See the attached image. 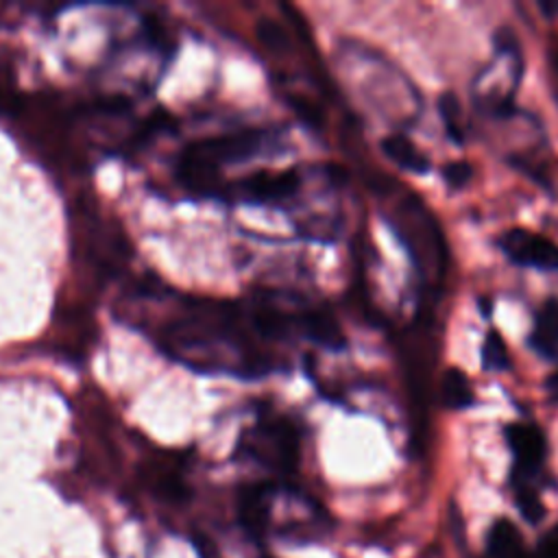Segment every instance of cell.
Returning a JSON list of instances; mask_svg holds the SVG:
<instances>
[{
	"label": "cell",
	"mask_w": 558,
	"mask_h": 558,
	"mask_svg": "<svg viewBox=\"0 0 558 558\" xmlns=\"http://www.w3.org/2000/svg\"><path fill=\"white\" fill-rule=\"evenodd\" d=\"M168 305L150 338L170 360L205 375L264 377L275 371V349L262 338L244 301L163 292Z\"/></svg>",
	"instance_id": "1"
},
{
	"label": "cell",
	"mask_w": 558,
	"mask_h": 558,
	"mask_svg": "<svg viewBox=\"0 0 558 558\" xmlns=\"http://www.w3.org/2000/svg\"><path fill=\"white\" fill-rule=\"evenodd\" d=\"M281 131L240 126L185 144L174 161V179L194 198L222 201L229 179L225 170L281 150Z\"/></svg>",
	"instance_id": "2"
},
{
	"label": "cell",
	"mask_w": 558,
	"mask_h": 558,
	"mask_svg": "<svg viewBox=\"0 0 558 558\" xmlns=\"http://www.w3.org/2000/svg\"><path fill=\"white\" fill-rule=\"evenodd\" d=\"M235 453L272 473V480L286 482L299 466L301 429L283 414L262 412L240 434Z\"/></svg>",
	"instance_id": "3"
},
{
	"label": "cell",
	"mask_w": 558,
	"mask_h": 558,
	"mask_svg": "<svg viewBox=\"0 0 558 558\" xmlns=\"http://www.w3.org/2000/svg\"><path fill=\"white\" fill-rule=\"evenodd\" d=\"M303 172L299 168L268 170L259 168L242 179L229 181L225 190V203H244L255 207H290L303 187Z\"/></svg>",
	"instance_id": "4"
},
{
	"label": "cell",
	"mask_w": 558,
	"mask_h": 558,
	"mask_svg": "<svg viewBox=\"0 0 558 558\" xmlns=\"http://www.w3.org/2000/svg\"><path fill=\"white\" fill-rule=\"evenodd\" d=\"M283 484L286 482L281 480H264V482L246 484L238 490V497H235L238 523L253 541H262L264 536L270 534L272 512Z\"/></svg>",
	"instance_id": "5"
},
{
	"label": "cell",
	"mask_w": 558,
	"mask_h": 558,
	"mask_svg": "<svg viewBox=\"0 0 558 558\" xmlns=\"http://www.w3.org/2000/svg\"><path fill=\"white\" fill-rule=\"evenodd\" d=\"M499 248L510 262L519 266L558 270V244L541 233L519 227L510 229L499 238Z\"/></svg>",
	"instance_id": "6"
},
{
	"label": "cell",
	"mask_w": 558,
	"mask_h": 558,
	"mask_svg": "<svg viewBox=\"0 0 558 558\" xmlns=\"http://www.w3.org/2000/svg\"><path fill=\"white\" fill-rule=\"evenodd\" d=\"M142 480L150 488V493L163 501L181 504L190 497L183 458H174L166 453L161 458L148 460L142 469Z\"/></svg>",
	"instance_id": "7"
},
{
	"label": "cell",
	"mask_w": 558,
	"mask_h": 558,
	"mask_svg": "<svg viewBox=\"0 0 558 558\" xmlns=\"http://www.w3.org/2000/svg\"><path fill=\"white\" fill-rule=\"evenodd\" d=\"M504 434H506V442L517 460L514 475H521V477L532 475L543 464L545 453H547L545 434L536 425H530V423H510V425H506Z\"/></svg>",
	"instance_id": "8"
},
{
	"label": "cell",
	"mask_w": 558,
	"mask_h": 558,
	"mask_svg": "<svg viewBox=\"0 0 558 558\" xmlns=\"http://www.w3.org/2000/svg\"><path fill=\"white\" fill-rule=\"evenodd\" d=\"M301 336L318 347L340 351L344 349L347 340L344 333L336 320V316L325 310V307H305L303 314V325H301Z\"/></svg>",
	"instance_id": "9"
},
{
	"label": "cell",
	"mask_w": 558,
	"mask_h": 558,
	"mask_svg": "<svg viewBox=\"0 0 558 558\" xmlns=\"http://www.w3.org/2000/svg\"><path fill=\"white\" fill-rule=\"evenodd\" d=\"M530 342L532 349L545 357L558 353V299H547L541 305Z\"/></svg>",
	"instance_id": "10"
},
{
	"label": "cell",
	"mask_w": 558,
	"mask_h": 558,
	"mask_svg": "<svg viewBox=\"0 0 558 558\" xmlns=\"http://www.w3.org/2000/svg\"><path fill=\"white\" fill-rule=\"evenodd\" d=\"M381 150L401 170H408L414 174H425L429 170V159L405 135L395 133V135L384 137Z\"/></svg>",
	"instance_id": "11"
},
{
	"label": "cell",
	"mask_w": 558,
	"mask_h": 558,
	"mask_svg": "<svg viewBox=\"0 0 558 558\" xmlns=\"http://www.w3.org/2000/svg\"><path fill=\"white\" fill-rule=\"evenodd\" d=\"M488 551L493 558H530L517 525L508 519H497L488 532Z\"/></svg>",
	"instance_id": "12"
},
{
	"label": "cell",
	"mask_w": 558,
	"mask_h": 558,
	"mask_svg": "<svg viewBox=\"0 0 558 558\" xmlns=\"http://www.w3.org/2000/svg\"><path fill=\"white\" fill-rule=\"evenodd\" d=\"M440 397L451 410L469 408L473 403V388L466 373L460 368H447L440 381Z\"/></svg>",
	"instance_id": "13"
},
{
	"label": "cell",
	"mask_w": 558,
	"mask_h": 558,
	"mask_svg": "<svg viewBox=\"0 0 558 558\" xmlns=\"http://www.w3.org/2000/svg\"><path fill=\"white\" fill-rule=\"evenodd\" d=\"M255 37L270 54H286L290 50V35L288 31L272 17H262L255 24Z\"/></svg>",
	"instance_id": "14"
},
{
	"label": "cell",
	"mask_w": 558,
	"mask_h": 558,
	"mask_svg": "<svg viewBox=\"0 0 558 558\" xmlns=\"http://www.w3.org/2000/svg\"><path fill=\"white\" fill-rule=\"evenodd\" d=\"M482 366L486 371H495V373L510 368L508 347L497 331H488L482 342Z\"/></svg>",
	"instance_id": "15"
},
{
	"label": "cell",
	"mask_w": 558,
	"mask_h": 558,
	"mask_svg": "<svg viewBox=\"0 0 558 558\" xmlns=\"http://www.w3.org/2000/svg\"><path fill=\"white\" fill-rule=\"evenodd\" d=\"M438 111H440V118L445 122V129H447L451 142L462 144L464 135L460 131V102H458L456 94L442 92L440 98H438Z\"/></svg>",
	"instance_id": "16"
},
{
	"label": "cell",
	"mask_w": 558,
	"mask_h": 558,
	"mask_svg": "<svg viewBox=\"0 0 558 558\" xmlns=\"http://www.w3.org/2000/svg\"><path fill=\"white\" fill-rule=\"evenodd\" d=\"M514 501H517V508H519L521 517H523L527 523L536 525V523L543 521V517H545V506H543L541 497L536 495V490H532V488L525 486V484H519Z\"/></svg>",
	"instance_id": "17"
},
{
	"label": "cell",
	"mask_w": 558,
	"mask_h": 558,
	"mask_svg": "<svg viewBox=\"0 0 558 558\" xmlns=\"http://www.w3.org/2000/svg\"><path fill=\"white\" fill-rule=\"evenodd\" d=\"M473 177V168L466 161H449L442 168V179L451 190H460L464 187Z\"/></svg>",
	"instance_id": "18"
},
{
	"label": "cell",
	"mask_w": 558,
	"mask_h": 558,
	"mask_svg": "<svg viewBox=\"0 0 558 558\" xmlns=\"http://www.w3.org/2000/svg\"><path fill=\"white\" fill-rule=\"evenodd\" d=\"M538 558H558V525L549 527L538 541Z\"/></svg>",
	"instance_id": "19"
},
{
	"label": "cell",
	"mask_w": 558,
	"mask_h": 558,
	"mask_svg": "<svg viewBox=\"0 0 558 558\" xmlns=\"http://www.w3.org/2000/svg\"><path fill=\"white\" fill-rule=\"evenodd\" d=\"M538 9H541L547 17H556V15H558V0H543V2H538Z\"/></svg>",
	"instance_id": "20"
},
{
	"label": "cell",
	"mask_w": 558,
	"mask_h": 558,
	"mask_svg": "<svg viewBox=\"0 0 558 558\" xmlns=\"http://www.w3.org/2000/svg\"><path fill=\"white\" fill-rule=\"evenodd\" d=\"M547 388H549V392H551V397L558 401V371L547 379Z\"/></svg>",
	"instance_id": "21"
},
{
	"label": "cell",
	"mask_w": 558,
	"mask_h": 558,
	"mask_svg": "<svg viewBox=\"0 0 558 558\" xmlns=\"http://www.w3.org/2000/svg\"><path fill=\"white\" fill-rule=\"evenodd\" d=\"M554 61H556V70H558V46H556V50H554Z\"/></svg>",
	"instance_id": "22"
},
{
	"label": "cell",
	"mask_w": 558,
	"mask_h": 558,
	"mask_svg": "<svg viewBox=\"0 0 558 558\" xmlns=\"http://www.w3.org/2000/svg\"><path fill=\"white\" fill-rule=\"evenodd\" d=\"M264 558H272V556H264Z\"/></svg>",
	"instance_id": "23"
}]
</instances>
